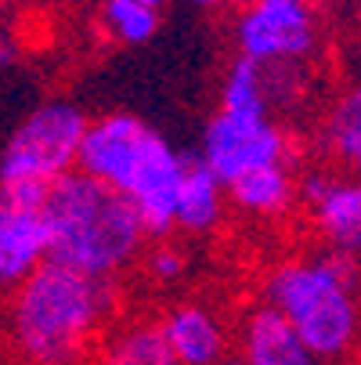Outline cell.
Wrapping results in <instances>:
<instances>
[{
    "label": "cell",
    "mask_w": 361,
    "mask_h": 365,
    "mask_svg": "<svg viewBox=\"0 0 361 365\" xmlns=\"http://www.w3.org/2000/svg\"><path fill=\"white\" fill-rule=\"evenodd\" d=\"M184 163V155L134 113H105L90 120L76 152V170L123 195L145 235H167L174 228Z\"/></svg>",
    "instance_id": "1"
},
{
    "label": "cell",
    "mask_w": 361,
    "mask_h": 365,
    "mask_svg": "<svg viewBox=\"0 0 361 365\" xmlns=\"http://www.w3.org/2000/svg\"><path fill=\"white\" fill-rule=\"evenodd\" d=\"M43 225L51 264L98 282H109L123 272L145 242V228L130 202L80 170L47 188Z\"/></svg>",
    "instance_id": "2"
},
{
    "label": "cell",
    "mask_w": 361,
    "mask_h": 365,
    "mask_svg": "<svg viewBox=\"0 0 361 365\" xmlns=\"http://www.w3.org/2000/svg\"><path fill=\"white\" fill-rule=\"evenodd\" d=\"M113 307V286L40 264L15 293L11 333L29 365H80Z\"/></svg>",
    "instance_id": "3"
},
{
    "label": "cell",
    "mask_w": 361,
    "mask_h": 365,
    "mask_svg": "<svg viewBox=\"0 0 361 365\" xmlns=\"http://www.w3.org/2000/svg\"><path fill=\"white\" fill-rule=\"evenodd\" d=\"M268 307L278 311L315 361H340L357 336L354 264L347 257H300L268 275Z\"/></svg>",
    "instance_id": "4"
},
{
    "label": "cell",
    "mask_w": 361,
    "mask_h": 365,
    "mask_svg": "<svg viewBox=\"0 0 361 365\" xmlns=\"http://www.w3.org/2000/svg\"><path fill=\"white\" fill-rule=\"evenodd\" d=\"M87 123V113L73 101H43L8 138L0 155V181H33L51 188L58 178L73 174Z\"/></svg>",
    "instance_id": "5"
},
{
    "label": "cell",
    "mask_w": 361,
    "mask_h": 365,
    "mask_svg": "<svg viewBox=\"0 0 361 365\" xmlns=\"http://www.w3.org/2000/svg\"><path fill=\"white\" fill-rule=\"evenodd\" d=\"M199 163L224 188L261 167L286 163V134L268 116H228L217 113L202 130Z\"/></svg>",
    "instance_id": "6"
},
{
    "label": "cell",
    "mask_w": 361,
    "mask_h": 365,
    "mask_svg": "<svg viewBox=\"0 0 361 365\" xmlns=\"http://www.w3.org/2000/svg\"><path fill=\"white\" fill-rule=\"evenodd\" d=\"M239 51L246 62H293L315 47V15L307 0H253L242 11L239 26Z\"/></svg>",
    "instance_id": "7"
},
{
    "label": "cell",
    "mask_w": 361,
    "mask_h": 365,
    "mask_svg": "<svg viewBox=\"0 0 361 365\" xmlns=\"http://www.w3.org/2000/svg\"><path fill=\"white\" fill-rule=\"evenodd\" d=\"M300 199L307 202L322 235L343 253H357L361 246V185L343 174L311 170L300 181Z\"/></svg>",
    "instance_id": "8"
},
{
    "label": "cell",
    "mask_w": 361,
    "mask_h": 365,
    "mask_svg": "<svg viewBox=\"0 0 361 365\" xmlns=\"http://www.w3.org/2000/svg\"><path fill=\"white\" fill-rule=\"evenodd\" d=\"M40 264H47L43 210L0 202V286H22Z\"/></svg>",
    "instance_id": "9"
},
{
    "label": "cell",
    "mask_w": 361,
    "mask_h": 365,
    "mask_svg": "<svg viewBox=\"0 0 361 365\" xmlns=\"http://www.w3.org/2000/svg\"><path fill=\"white\" fill-rule=\"evenodd\" d=\"M159 333L177 365H214L228 354L221 319L202 304H177L159 322Z\"/></svg>",
    "instance_id": "10"
},
{
    "label": "cell",
    "mask_w": 361,
    "mask_h": 365,
    "mask_svg": "<svg viewBox=\"0 0 361 365\" xmlns=\"http://www.w3.org/2000/svg\"><path fill=\"white\" fill-rule=\"evenodd\" d=\"M239 344H242V351H239L242 365H322L300 344V336L286 326V319L278 311H271L268 304L246 311Z\"/></svg>",
    "instance_id": "11"
},
{
    "label": "cell",
    "mask_w": 361,
    "mask_h": 365,
    "mask_svg": "<svg viewBox=\"0 0 361 365\" xmlns=\"http://www.w3.org/2000/svg\"><path fill=\"white\" fill-rule=\"evenodd\" d=\"M221 214H224V185L199 160H188L177 185L174 225H181L184 232H206L221 221Z\"/></svg>",
    "instance_id": "12"
},
{
    "label": "cell",
    "mask_w": 361,
    "mask_h": 365,
    "mask_svg": "<svg viewBox=\"0 0 361 365\" xmlns=\"http://www.w3.org/2000/svg\"><path fill=\"white\" fill-rule=\"evenodd\" d=\"M228 192L242 210H249L256 217H278L296 199V181L286 170V163H275V167H261V170L231 181Z\"/></svg>",
    "instance_id": "13"
},
{
    "label": "cell",
    "mask_w": 361,
    "mask_h": 365,
    "mask_svg": "<svg viewBox=\"0 0 361 365\" xmlns=\"http://www.w3.org/2000/svg\"><path fill=\"white\" fill-rule=\"evenodd\" d=\"M101 365H177L159 322H130L105 340Z\"/></svg>",
    "instance_id": "14"
},
{
    "label": "cell",
    "mask_w": 361,
    "mask_h": 365,
    "mask_svg": "<svg viewBox=\"0 0 361 365\" xmlns=\"http://www.w3.org/2000/svg\"><path fill=\"white\" fill-rule=\"evenodd\" d=\"M221 113L228 116H268V91L264 69L246 58H235L221 83Z\"/></svg>",
    "instance_id": "15"
},
{
    "label": "cell",
    "mask_w": 361,
    "mask_h": 365,
    "mask_svg": "<svg viewBox=\"0 0 361 365\" xmlns=\"http://www.w3.org/2000/svg\"><path fill=\"white\" fill-rule=\"evenodd\" d=\"M322 141L329 148V155H336L340 163H357L361 160V94L357 91H347L333 113L325 116V127H322Z\"/></svg>",
    "instance_id": "16"
},
{
    "label": "cell",
    "mask_w": 361,
    "mask_h": 365,
    "mask_svg": "<svg viewBox=\"0 0 361 365\" xmlns=\"http://www.w3.org/2000/svg\"><path fill=\"white\" fill-rule=\"evenodd\" d=\"M101 22L120 43H148L159 29V15L141 8L137 0H105L101 4Z\"/></svg>",
    "instance_id": "17"
},
{
    "label": "cell",
    "mask_w": 361,
    "mask_h": 365,
    "mask_svg": "<svg viewBox=\"0 0 361 365\" xmlns=\"http://www.w3.org/2000/svg\"><path fill=\"white\" fill-rule=\"evenodd\" d=\"M148 275L159 279V282L181 279V275H184V253H181L177 246H170V242L156 246V250H152V257H148Z\"/></svg>",
    "instance_id": "18"
},
{
    "label": "cell",
    "mask_w": 361,
    "mask_h": 365,
    "mask_svg": "<svg viewBox=\"0 0 361 365\" xmlns=\"http://www.w3.org/2000/svg\"><path fill=\"white\" fill-rule=\"evenodd\" d=\"M15 58H19V51L11 47V40L0 36V66H15Z\"/></svg>",
    "instance_id": "19"
},
{
    "label": "cell",
    "mask_w": 361,
    "mask_h": 365,
    "mask_svg": "<svg viewBox=\"0 0 361 365\" xmlns=\"http://www.w3.org/2000/svg\"><path fill=\"white\" fill-rule=\"evenodd\" d=\"M137 4H141V8H148V11H156V15H159V8L167 4V0H137Z\"/></svg>",
    "instance_id": "20"
},
{
    "label": "cell",
    "mask_w": 361,
    "mask_h": 365,
    "mask_svg": "<svg viewBox=\"0 0 361 365\" xmlns=\"http://www.w3.org/2000/svg\"><path fill=\"white\" fill-rule=\"evenodd\" d=\"M214 365H242V361H239V354H224V358L214 361Z\"/></svg>",
    "instance_id": "21"
},
{
    "label": "cell",
    "mask_w": 361,
    "mask_h": 365,
    "mask_svg": "<svg viewBox=\"0 0 361 365\" xmlns=\"http://www.w3.org/2000/svg\"><path fill=\"white\" fill-rule=\"evenodd\" d=\"M192 4H199V8H217V4H224V0H192Z\"/></svg>",
    "instance_id": "22"
}]
</instances>
